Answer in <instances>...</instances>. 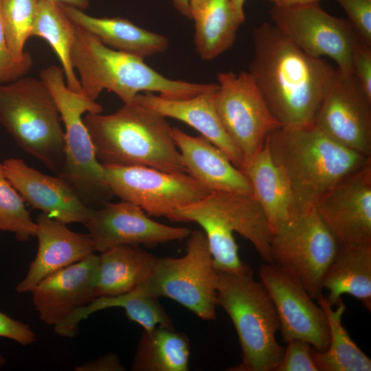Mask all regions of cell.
I'll use <instances>...</instances> for the list:
<instances>
[{"instance_id":"36","label":"cell","mask_w":371,"mask_h":371,"mask_svg":"<svg viewBox=\"0 0 371 371\" xmlns=\"http://www.w3.org/2000/svg\"><path fill=\"white\" fill-rule=\"evenodd\" d=\"M345 10L359 38L371 47V0H335Z\"/></svg>"},{"instance_id":"35","label":"cell","mask_w":371,"mask_h":371,"mask_svg":"<svg viewBox=\"0 0 371 371\" xmlns=\"http://www.w3.org/2000/svg\"><path fill=\"white\" fill-rule=\"evenodd\" d=\"M32 65L33 60L30 54L19 60L10 52L0 10V85L12 82L23 77L30 71Z\"/></svg>"},{"instance_id":"4","label":"cell","mask_w":371,"mask_h":371,"mask_svg":"<svg viewBox=\"0 0 371 371\" xmlns=\"http://www.w3.org/2000/svg\"><path fill=\"white\" fill-rule=\"evenodd\" d=\"M71 61L80 74L82 93L92 101L104 89L113 92L124 104L133 102L140 92H155L167 99H186L214 85L166 78L146 65L144 58L107 47L76 25Z\"/></svg>"},{"instance_id":"10","label":"cell","mask_w":371,"mask_h":371,"mask_svg":"<svg viewBox=\"0 0 371 371\" xmlns=\"http://www.w3.org/2000/svg\"><path fill=\"white\" fill-rule=\"evenodd\" d=\"M272 23L308 55L328 56L344 75H352V54L359 37L349 21L335 17L319 2L302 5L274 4Z\"/></svg>"},{"instance_id":"42","label":"cell","mask_w":371,"mask_h":371,"mask_svg":"<svg viewBox=\"0 0 371 371\" xmlns=\"http://www.w3.org/2000/svg\"><path fill=\"white\" fill-rule=\"evenodd\" d=\"M55 3H63L77 8L80 10H85L89 6V0H51Z\"/></svg>"},{"instance_id":"20","label":"cell","mask_w":371,"mask_h":371,"mask_svg":"<svg viewBox=\"0 0 371 371\" xmlns=\"http://www.w3.org/2000/svg\"><path fill=\"white\" fill-rule=\"evenodd\" d=\"M218 84L186 99H167L150 92L139 93L135 101L166 117L185 122L220 148L232 163L241 170L244 157L227 135L215 106Z\"/></svg>"},{"instance_id":"5","label":"cell","mask_w":371,"mask_h":371,"mask_svg":"<svg viewBox=\"0 0 371 371\" xmlns=\"http://www.w3.org/2000/svg\"><path fill=\"white\" fill-rule=\"evenodd\" d=\"M217 306L231 318L241 346V362L230 371H276L285 350L276 338L280 322L273 302L253 273L218 272Z\"/></svg>"},{"instance_id":"46","label":"cell","mask_w":371,"mask_h":371,"mask_svg":"<svg viewBox=\"0 0 371 371\" xmlns=\"http://www.w3.org/2000/svg\"><path fill=\"white\" fill-rule=\"evenodd\" d=\"M274 2V3H277L280 1V0H271Z\"/></svg>"},{"instance_id":"1","label":"cell","mask_w":371,"mask_h":371,"mask_svg":"<svg viewBox=\"0 0 371 371\" xmlns=\"http://www.w3.org/2000/svg\"><path fill=\"white\" fill-rule=\"evenodd\" d=\"M254 56L249 72L282 127L313 124L335 69L304 53L267 22L253 31Z\"/></svg>"},{"instance_id":"41","label":"cell","mask_w":371,"mask_h":371,"mask_svg":"<svg viewBox=\"0 0 371 371\" xmlns=\"http://www.w3.org/2000/svg\"><path fill=\"white\" fill-rule=\"evenodd\" d=\"M176 9L182 15L191 19L190 1V0H172Z\"/></svg>"},{"instance_id":"22","label":"cell","mask_w":371,"mask_h":371,"mask_svg":"<svg viewBox=\"0 0 371 371\" xmlns=\"http://www.w3.org/2000/svg\"><path fill=\"white\" fill-rule=\"evenodd\" d=\"M186 207L212 216L249 240L266 263L273 264L271 232L258 203L244 194L214 191Z\"/></svg>"},{"instance_id":"3","label":"cell","mask_w":371,"mask_h":371,"mask_svg":"<svg viewBox=\"0 0 371 371\" xmlns=\"http://www.w3.org/2000/svg\"><path fill=\"white\" fill-rule=\"evenodd\" d=\"M166 117L136 101L82 117L102 166H146L186 173Z\"/></svg>"},{"instance_id":"44","label":"cell","mask_w":371,"mask_h":371,"mask_svg":"<svg viewBox=\"0 0 371 371\" xmlns=\"http://www.w3.org/2000/svg\"><path fill=\"white\" fill-rule=\"evenodd\" d=\"M319 1V0H280L278 3L274 4L281 5H293L317 3Z\"/></svg>"},{"instance_id":"6","label":"cell","mask_w":371,"mask_h":371,"mask_svg":"<svg viewBox=\"0 0 371 371\" xmlns=\"http://www.w3.org/2000/svg\"><path fill=\"white\" fill-rule=\"evenodd\" d=\"M0 124L17 144L58 176L65 162L60 111L41 79L0 85Z\"/></svg>"},{"instance_id":"30","label":"cell","mask_w":371,"mask_h":371,"mask_svg":"<svg viewBox=\"0 0 371 371\" xmlns=\"http://www.w3.org/2000/svg\"><path fill=\"white\" fill-rule=\"evenodd\" d=\"M316 300L325 312L330 333L326 350L311 348V357L318 371H370V359L355 344L342 324L346 311L342 300L334 310L322 293Z\"/></svg>"},{"instance_id":"8","label":"cell","mask_w":371,"mask_h":371,"mask_svg":"<svg viewBox=\"0 0 371 371\" xmlns=\"http://www.w3.org/2000/svg\"><path fill=\"white\" fill-rule=\"evenodd\" d=\"M218 273L203 231H191L186 254L157 258L150 277L139 286L148 294L170 298L203 320L216 318Z\"/></svg>"},{"instance_id":"13","label":"cell","mask_w":371,"mask_h":371,"mask_svg":"<svg viewBox=\"0 0 371 371\" xmlns=\"http://www.w3.org/2000/svg\"><path fill=\"white\" fill-rule=\"evenodd\" d=\"M259 276L276 307L282 341L300 339L317 350H326L330 339L326 315L300 280L282 267L266 262L260 267Z\"/></svg>"},{"instance_id":"14","label":"cell","mask_w":371,"mask_h":371,"mask_svg":"<svg viewBox=\"0 0 371 371\" xmlns=\"http://www.w3.org/2000/svg\"><path fill=\"white\" fill-rule=\"evenodd\" d=\"M313 124L339 144L371 157V99L353 74L335 69Z\"/></svg>"},{"instance_id":"23","label":"cell","mask_w":371,"mask_h":371,"mask_svg":"<svg viewBox=\"0 0 371 371\" xmlns=\"http://www.w3.org/2000/svg\"><path fill=\"white\" fill-rule=\"evenodd\" d=\"M58 4L75 25L113 49L144 58L163 53L168 47L166 36L140 27L126 19L93 17L71 5Z\"/></svg>"},{"instance_id":"34","label":"cell","mask_w":371,"mask_h":371,"mask_svg":"<svg viewBox=\"0 0 371 371\" xmlns=\"http://www.w3.org/2000/svg\"><path fill=\"white\" fill-rule=\"evenodd\" d=\"M36 228L23 199L5 177L0 162V230L14 233L19 241L25 242L35 236Z\"/></svg>"},{"instance_id":"9","label":"cell","mask_w":371,"mask_h":371,"mask_svg":"<svg viewBox=\"0 0 371 371\" xmlns=\"http://www.w3.org/2000/svg\"><path fill=\"white\" fill-rule=\"evenodd\" d=\"M338 245L314 207L295 214L271 234L273 264L296 276L315 300L322 293V280Z\"/></svg>"},{"instance_id":"24","label":"cell","mask_w":371,"mask_h":371,"mask_svg":"<svg viewBox=\"0 0 371 371\" xmlns=\"http://www.w3.org/2000/svg\"><path fill=\"white\" fill-rule=\"evenodd\" d=\"M241 171L250 182L252 197L262 209L272 234L295 215V209L289 183L273 163L266 141L260 150L244 161Z\"/></svg>"},{"instance_id":"17","label":"cell","mask_w":371,"mask_h":371,"mask_svg":"<svg viewBox=\"0 0 371 371\" xmlns=\"http://www.w3.org/2000/svg\"><path fill=\"white\" fill-rule=\"evenodd\" d=\"M100 256L95 254L43 278L30 291L40 319L56 326L95 297Z\"/></svg>"},{"instance_id":"28","label":"cell","mask_w":371,"mask_h":371,"mask_svg":"<svg viewBox=\"0 0 371 371\" xmlns=\"http://www.w3.org/2000/svg\"><path fill=\"white\" fill-rule=\"evenodd\" d=\"M194 43L199 56L212 60L234 44L242 23L230 0H190Z\"/></svg>"},{"instance_id":"31","label":"cell","mask_w":371,"mask_h":371,"mask_svg":"<svg viewBox=\"0 0 371 371\" xmlns=\"http://www.w3.org/2000/svg\"><path fill=\"white\" fill-rule=\"evenodd\" d=\"M30 36L42 37L49 43L61 62L67 87L74 92L82 93L71 61L76 25L58 3L51 0H38Z\"/></svg>"},{"instance_id":"2","label":"cell","mask_w":371,"mask_h":371,"mask_svg":"<svg viewBox=\"0 0 371 371\" xmlns=\"http://www.w3.org/2000/svg\"><path fill=\"white\" fill-rule=\"evenodd\" d=\"M266 142L273 163L289 183L295 214L314 207L324 193L371 161L313 124L280 126L268 135Z\"/></svg>"},{"instance_id":"33","label":"cell","mask_w":371,"mask_h":371,"mask_svg":"<svg viewBox=\"0 0 371 371\" xmlns=\"http://www.w3.org/2000/svg\"><path fill=\"white\" fill-rule=\"evenodd\" d=\"M38 0H0L1 15L7 44L13 57L23 60L30 54L24 51L35 19Z\"/></svg>"},{"instance_id":"32","label":"cell","mask_w":371,"mask_h":371,"mask_svg":"<svg viewBox=\"0 0 371 371\" xmlns=\"http://www.w3.org/2000/svg\"><path fill=\"white\" fill-rule=\"evenodd\" d=\"M170 221L194 222L203 228L214 267L218 272L236 275L253 273L251 268L244 263L238 256V247L233 232L221 221L186 206L175 210Z\"/></svg>"},{"instance_id":"18","label":"cell","mask_w":371,"mask_h":371,"mask_svg":"<svg viewBox=\"0 0 371 371\" xmlns=\"http://www.w3.org/2000/svg\"><path fill=\"white\" fill-rule=\"evenodd\" d=\"M3 164L5 175L24 202L65 224H85L93 211L59 176L43 174L23 159L10 158Z\"/></svg>"},{"instance_id":"25","label":"cell","mask_w":371,"mask_h":371,"mask_svg":"<svg viewBox=\"0 0 371 371\" xmlns=\"http://www.w3.org/2000/svg\"><path fill=\"white\" fill-rule=\"evenodd\" d=\"M326 298L337 305L341 296L349 294L371 311V245H338L336 254L322 280Z\"/></svg>"},{"instance_id":"45","label":"cell","mask_w":371,"mask_h":371,"mask_svg":"<svg viewBox=\"0 0 371 371\" xmlns=\"http://www.w3.org/2000/svg\"><path fill=\"white\" fill-rule=\"evenodd\" d=\"M5 359L3 357V356L0 355V368L3 366L5 364Z\"/></svg>"},{"instance_id":"16","label":"cell","mask_w":371,"mask_h":371,"mask_svg":"<svg viewBox=\"0 0 371 371\" xmlns=\"http://www.w3.org/2000/svg\"><path fill=\"white\" fill-rule=\"evenodd\" d=\"M339 245H371V161L314 205Z\"/></svg>"},{"instance_id":"7","label":"cell","mask_w":371,"mask_h":371,"mask_svg":"<svg viewBox=\"0 0 371 371\" xmlns=\"http://www.w3.org/2000/svg\"><path fill=\"white\" fill-rule=\"evenodd\" d=\"M40 78L49 89L64 124L65 162L58 175L74 190L82 203L96 209L114 196L98 161L83 113H101L102 106L84 94L70 90L62 68L51 65L41 70Z\"/></svg>"},{"instance_id":"19","label":"cell","mask_w":371,"mask_h":371,"mask_svg":"<svg viewBox=\"0 0 371 371\" xmlns=\"http://www.w3.org/2000/svg\"><path fill=\"white\" fill-rule=\"evenodd\" d=\"M38 247L25 277L15 287L19 293L30 292L43 278L95 252L88 234L71 231L67 224L42 212L36 219Z\"/></svg>"},{"instance_id":"21","label":"cell","mask_w":371,"mask_h":371,"mask_svg":"<svg viewBox=\"0 0 371 371\" xmlns=\"http://www.w3.org/2000/svg\"><path fill=\"white\" fill-rule=\"evenodd\" d=\"M172 136L186 172L211 192L223 191L252 196L249 181L227 155L203 135L191 136L177 127Z\"/></svg>"},{"instance_id":"38","label":"cell","mask_w":371,"mask_h":371,"mask_svg":"<svg viewBox=\"0 0 371 371\" xmlns=\"http://www.w3.org/2000/svg\"><path fill=\"white\" fill-rule=\"evenodd\" d=\"M352 74L367 96L371 99V47L360 39L352 54Z\"/></svg>"},{"instance_id":"40","label":"cell","mask_w":371,"mask_h":371,"mask_svg":"<svg viewBox=\"0 0 371 371\" xmlns=\"http://www.w3.org/2000/svg\"><path fill=\"white\" fill-rule=\"evenodd\" d=\"M76 371H124L126 368L116 353L109 352L74 368Z\"/></svg>"},{"instance_id":"12","label":"cell","mask_w":371,"mask_h":371,"mask_svg":"<svg viewBox=\"0 0 371 371\" xmlns=\"http://www.w3.org/2000/svg\"><path fill=\"white\" fill-rule=\"evenodd\" d=\"M217 78L215 106L218 115L245 161L260 150L268 135L281 126L249 71L221 72Z\"/></svg>"},{"instance_id":"29","label":"cell","mask_w":371,"mask_h":371,"mask_svg":"<svg viewBox=\"0 0 371 371\" xmlns=\"http://www.w3.org/2000/svg\"><path fill=\"white\" fill-rule=\"evenodd\" d=\"M190 342L174 327L157 326L143 331L132 361V371H188Z\"/></svg>"},{"instance_id":"37","label":"cell","mask_w":371,"mask_h":371,"mask_svg":"<svg viewBox=\"0 0 371 371\" xmlns=\"http://www.w3.org/2000/svg\"><path fill=\"white\" fill-rule=\"evenodd\" d=\"M308 342L293 339L287 342L283 357L276 371H318Z\"/></svg>"},{"instance_id":"27","label":"cell","mask_w":371,"mask_h":371,"mask_svg":"<svg viewBox=\"0 0 371 371\" xmlns=\"http://www.w3.org/2000/svg\"><path fill=\"white\" fill-rule=\"evenodd\" d=\"M99 278L95 297L126 293L150 277L157 257L140 245H120L99 255Z\"/></svg>"},{"instance_id":"26","label":"cell","mask_w":371,"mask_h":371,"mask_svg":"<svg viewBox=\"0 0 371 371\" xmlns=\"http://www.w3.org/2000/svg\"><path fill=\"white\" fill-rule=\"evenodd\" d=\"M113 307L124 309L126 317L150 332L157 326L173 327L158 297L146 293L139 286L132 291L115 296L95 297L90 304L79 308L64 321L54 326V333L60 337L73 338L79 333L80 321L96 311Z\"/></svg>"},{"instance_id":"11","label":"cell","mask_w":371,"mask_h":371,"mask_svg":"<svg viewBox=\"0 0 371 371\" xmlns=\"http://www.w3.org/2000/svg\"><path fill=\"white\" fill-rule=\"evenodd\" d=\"M113 194L142 208L148 216L171 219L175 210L210 192L186 173H172L146 166H102Z\"/></svg>"},{"instance_id":"43","label":"cell","mask_w":371,"mask_h":371,"mask_svg":"<svg viewBox=\"0 0 371 371\" xmlns=\"http://www.w3.org/2000/svg\"><path fill=\"white\" fill-rule=\"evenodd\" d=\"M239 21L243 23L245 21L243 5L245 0H230Z\"/></svg>"},{"instance_id":"39","label":"cell","mask_w":371,"mask_h":371,"mask_svg":"<svg viewBox=\"0 0 371 371\" xmlns=\"http://www.w3.org/2000/svg\"><path fill=\"white\" fill-rule=\"evenodd\" d=\"M0 337L10 339L23 346L32 344L36 335L30 326L0 311Z\"/></svg>"},{"instance_id":"15","label":"cell","mask_w":371,"mask_h":371,"mask_svg":"<svg viewBox=\"0 0 371 371\" xmlns=\"http://www.w3.org/2000/svg\"><path fill=\"white\" fill-rule=\"evenodd\" d=\"M84 225L95 251L100 253L120 245L156 246L182 240L191 233L186 227L158 223L139 207L122 200L93 209Z\"/></svg>"}]
</instances>
